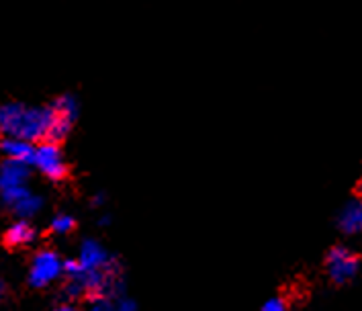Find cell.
<instances>
[{
    "instance_id": "obj_9",
    "label": "cell",
    "mask_w": 362,
    "mask_h": 311,
    "mask_svg": "<svg viewBox=\"0 0 362 311\" xmlns=\"http://www.w3.org/2000/svg\"><path fill=\"white\" fill-rule=\"evenodd\" d=\"M338 228L344 233H358L362 228V203L361 199H352L346 203L338 215Z\"/></svg>"
},
{
    "instance_id": "obj_15",
    "label": "cell",
    "mask_w": 362,
    "mask_h": 311,
    "mask_svg": "<svg viewBox=\"0 0 362 311\" xmlns=\"http://www.w3.org/2000/svg\"><path fill=\"white\" fill-rule=\"evenodd\" d=\"M115 311H137V305L132 299H121L115 303Z\"/></svg>"
},
{
    "instance_id": "obj_6",
    "label": "cell",
    "mask_w": 362,
    "mask_h": 311,
    "mask_svg": "<svg viewBox=\"0 0 362 311\" xmlns=\"http://www.w3.org/2000/svg\"><path fill=\"white\" fill-rule=\"evenodd\" d=\"M29 178V166L15 160H2L0 162V193L8 189L25 187Z\"/></svg>"
},
{
    "instance_id": "obj_17",
    "label": "cell",
    "mask_w": 362,
    "mask_h": 311,
    "mask_svg": "<svg viewBox=\"0 0 362 311\" xmlns=\"http://www.w3.org/2000/svg\"><path fill=\"white\" fill-rule=\"evenodd\" d=\"M0 301H2V285H0Z\"/></svg>"
},
{
    "instance_id": "obj_12",
    "label": "cell",
    "mask_w": 362,
    "mask_h": 311,
    "mask_svg": "<svg viewBox=\"0 0 362 311\" xmlns=\"http://www.w3.org/2000/svg\"><path fill=\"white\" fill-rule=\"evenodd\" d=\"M74 228H76V219L72 215L59 213L52 219V232L54 233H62L64 235V233L72 232Z\"/></svg>"
},
{
    "instance_id": "obj_2",
    "label": "cell",
    "mask_w": 362,
    "mask_h": 311,
    "mask_svg": "<svg viewBox=\"0 0 362 311\" xmlns=\"http://www.w3.org/2000/svg\"><path fill=\"white\" fill-rule=\"evenodd\" d=\"M325 269H327V276L336 285H346L358 274L361 256L352 252L350 248L342 246V244H338V246L329 248V252L325 256Z\"/></svg>"
},
{
    "instance_id": "obj_13",
    "label": "cell",
    "mask_w": 362,
    "mask_h": 311,
    "mask_svg": "<svg viewBox=\"0 0 362 311\" xmlns=\"http://www.w3.org/2000/svg\"><path fill=\"white\" fill-rule=\"evenodd\" d=\"M88 311H115V299L111 297H93Z\"/></svg>"
},
{
    "instance_id": "obj_10",
    "label": "cell",
    "mask_w": 362,
    "mask_h": 311,
    "mask_svg": "<svg viewBox=\"0 0 362 311\" xmlns=\"http://www.w3.org/2000/svg\"><path fill=\"white\" fill-rule=\"evenodd\" d=\"M52 111L57 117H64V119L74 123L78 119V113H80V107H78V100L74 95H62L52 102Z\"/></svg>"
},
{
    "instance_id": "obj_8",
    "label": "cell",
    "mask_w": 362,
    "mask_h": 311,
    "mask_svg": "<svg viewBox=\"0 0 362 311\" xmlns=\"http://www.w3.org/2000/svg\"><path fill=\"white\" fill-rule=\"evenodd\" d=\"M35 237H37V230L29 221L19 219L4 232L2 240L8 248H23V246H29Z\"/></svg>"
},
{
    "instance_id": "obj_5",
    "label": "cell",
    "mask_w": 362,
    "mask_h": 311,
    "mask_svg": "<svg viewBox=\"0 0 362 311\" xmlns=\"http://www.w3.org/2000/svg\"><path fill=\"white\" fill-rule=\"evenodd\" d=\"M113 260V256L107 252L96 240H84L82 242V246H80V258H78V264H80V271L82 272L103 271Z\"/></svg>"
},
{
    "instance_id": "obj_4",
    "label": "cell",
    "mask_w": 362,
    "mask_h": 311,
    "mask_svg": "<svg viewBox=\"0 0 362 311\" xmlns=\"http://www.w3.org/2000/svg\"><path fill=\"white\" fill-rule=\"evenodd\" d=\"M33 164L37 166L43 175L49 180H64L68 176V162L62 154L59 146L52 141H41L35 146V154H33Z\"/></svg>"
},
{
    "instance_id": "obj_3",
    "label": "cell",
    "mask_w": 362,
    "mask_h": 311,
    "mask_svg": "<svg viewBox=\"0 0 362 311\" xmlns=\"http://www.w3.org/2000/svg\"><path fill=\"white\" fill-rule=\"evenodd\" d=\"M62 274H64V260L59 258V254L54 250H39L31 260L27 281L31 287L41 289L57 281Z\"/></svg>"
},
{
    "instance_id": "obj_14",
    "label": "cell",
    "mask_w": 362,
    "mask_h": 311,
    "mask_svg": "<svg viewBox=\"0 0 362 311\" xmlns=\"http://www.w3.org/2000/svg\"><path fill=\"white\" fill-rule=\"evenodd\" d=\"M262 311H288V305L283 297H272L262 305Z\"/></svg>"
},
{
    "instance_id": "obj_1",
    "label": "cell",
    "mask_w": 362,
    "mask_h": 311,
    "mask_svg": "<svg viewBox=\"0 0 362 311\" xmlns=\"http://www.w3.org/2000/svg\"><path fill=\"white\" fill-rule=\"evenodd\" d=\"M54 123L52 107H31L25 102L0 105V136L2 139H23L29 143L47 141Z\"/></svg>"
},
{
    "instance_id": "obj_7",
    "label": "cell",
    "mask_w": 362,
    "mask_h": 311,
    "mask_svg": "<svg viewBox=\"0 0 362 311\" xmlns=\"http://www.w3.org/2000/svg\"><path fill=\"white\" fill-rule=\"evenodd\" d=\"M0 154L4 160H15L21 164H33L35 143L23 141V139H0Z\"/></svg>"
},
{
    "instance_id": "obj_16",
    "label": "cell",
    "mask_w": 362,
    "mask_h": 311,
    "mask_svg": "<svg viewBox=\"0 0 362 311\" xmlns=\"http://www.w3.org/2000/svg\"><path fill=\"white\" fill-rule=\"evenodd\" d=\"M54 311H80V310L74 307V305H70V303H66V305H59V307H56Z\"/></svg>"
},
{
    "instance_id": "obj_11",
    "label": "cell",
    "mask_w": 362,
    "mask_h": 311,
    "mask_svg": "<svg viewBox=\"0 0 362 311\" xmlns=\"http://www.w3.org/2000/svg\"><path fill=\"white\" fill-rule=\"evenodd\" d=\"M41 207H43V199H41L39 194L29 193L25 199H21L19 203H17L11 211L17 215L19 219L27 221V219H31L33 215H37Z\"/></svg>"
}]
</instances>
